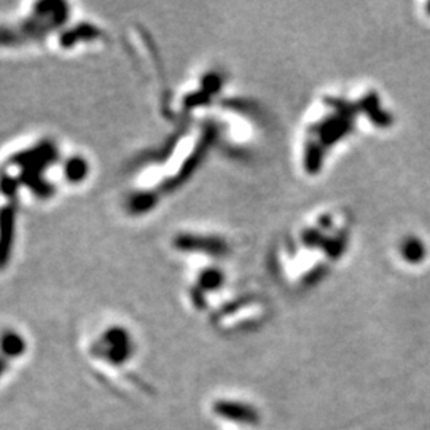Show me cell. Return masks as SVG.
<instances>
[{
    "instance_id": "obj_5",
    "label": "cell",
    "mask_w": 430,
    "mask_h": 430,
    "mask_svg": "<svg viewBox=\"0 0 430 430\" xmlns=\"http://www.w3.org/2000/svg\"><path fill=\"white\" fill-rule=\"evenodd\" d=\"M3 368H5V364L2 362V360H0V375H2V371H3Z\"/></svg>"
},
{
    "instance_id": "obj_2",
    "label": "cell",
    "mask_w": 430,
    "mask_h": 430,
    "mask_svg": "<svg viewBox=\"0 0 430 430\" xmlns=\"http://www.w3.org/2000/svg\"><path fill=\"white\" fill-rule=\"evenodd\" d=\"M0 349H2L3 355H7V357H16V355L24 352L26 343L21 335L8 330L0 338Z\"/></svg>"
},
{
    "instance_id": "obj_1",
    "label": "cell",
    "mask_w": 430,
    "mask_h": 430,
    "mask_svg": "<svg viewBox=\"0 0 430 430\" xmlns=\"http://www.w3.org/2000/svg\"><path fill=\"white\" fill-rule=\"evenodd\" d=\"M15 225L16 210L11 206H7L0 210V269L8 265L15 241Z\"/></svg>"
},
{
    "instance_id": "obj_3",
    "label": "cell",
    "mask_w": 430,
    "mask_h": 430,
    "mask_svg": "<svg viewBox=\"0 0 430 430\" xmlns=\"http://www.w3.org/2000/svg\"><path fill=\"white\" fill-rule=\"evenodd\" d=\"M64 174L69 182H72V183L82 182L86 177V174H88V163L80 157L69 159L64 166Z\"/></svg>"
},
{
    "instance_id": "obj_4",
    "label": "cell",
    "mask_w": 430,
    "mask_h": 430,
    "mask_svg": "<svg viewBox=\"0 0 430 430\" xmlns=\"http://www.w3.org/2000/svg\"><path fill=\"white\" fill-rule=\"evenodd\" d=\"M403 255H405L406 260H410L411 263L421 261L424 258V245H422L421 241H417V239L405 241Z\"/></svg>"
}]
</instances>
